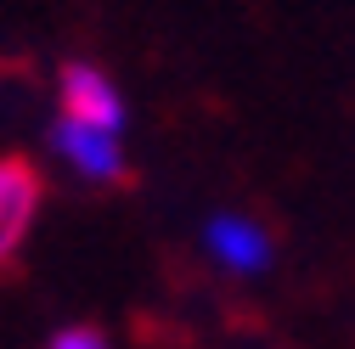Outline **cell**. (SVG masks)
Listing matches in <instances>:
<instances>
[{
    "label": "cell",
    "mask_w": 355,
    "mask_h": 349,
    "mask_svg": "<svg viewBox=\"0 0 355 349\" xmlns=\"http://www.w3.org/2000/svg\"><path fill=\"white\" fill-rule=\"evenodd\" d=\"M40 203H46V181L28 158H0V271L17 259V248L28 242Z\"/></svg>",
    "instance_id": "obj_4"
},
{
    "label": "cell",
    "mask_w": 355,
    "mask_h": 349,
    "mask_svg": "<svg viewBox=\"0 0 355 349\" xmlns=\"http://www.w3.org/2000/svg\"><path fill=\"white\" fill-rule=\"evenodd\" d=\"M203 253H209L226 276H259V271H271L277 242H271V231H265L254 214L220 208V214L203 220Z\"/></svg>",
    "instance_id": "obj_3"
},
{
    "label": "cell",
    "mask_w": 355,
    "mask_h": 349,
    "mask_svg": "<svg viewBox=\"0 0 355 349\" xmlns=\"http://www.w3.org/2000/svg\"><path fill=\"white\" fill-rule=\"evenodd\" d=\"M57 102H62V118L96 124L107 136H124V124H130V107H124V91L113 84V73L85 57H68L57 68Z\"/></svg>",
    "instance_id": "obj_1"
},
{
    "label": "cell",
    "mask_w": 355,
    "mask_h": 349,
    "mask_svg": "<svg viewBox=\"0 0 355 349\" xmlns=\"http://www.w3.org/2000/svg\"><path fill=\"white\" fill-rule=\"evenodd\" d=\"M46 349H107V338L96 327H57Z\"/></svg>",
    "instance_id": "obj_5"
},
{
    "label": "cell",
    "mask_w": 355,
    "mask_h": 349,
    "mask_svg": "<svg viewBox=\"0 0 355 349\" xmlns=\"http://www.w3.org/2000/svg\"><path fill=\"white\" fill-rule=\"evenodd\" d=\"M46 147H51L57 163H68L79 181H91V186H119L124 174H130L124 136H107V129H96V124H79V118H62L57 113Z\"/></svg>",
    "instance_id": "obj_2"
}]
</instances>
